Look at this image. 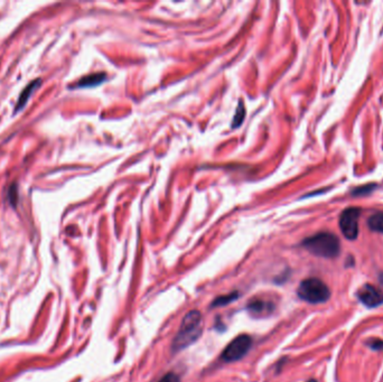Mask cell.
Segmentation results:
<instances>
[{
    "label": "cell",
    "mask_w": 383,
    "mask_h": 382,
    "mask_svg": "<svg viewBox=\"0 0 383 382\" xmlns=\"http://www.w3.org/2000/svg\"><path fill=\"white\" fill-rule=\"evenodd\" d=\"M357 298L369 308L378 307L383 304V293L378 287L367 284L357 291Z\"/></svg>",
    "instance_id": "cell-6"
},
{
    "label": "cell",
    "mask_w": 383,
    "mask_h": 382,
    "mask_svg": "<svg viewBox=\"0 0 383 382\" xmlns=\"http://www.w3.org/2000/svg\"><path fill=\"white\" fill-rule=\"evenodd\" d=\"M368 345L372 350L375 351H383V340L380 339H372L368 342Z\"/></svg>",
    "instance_id": "cell-13"
},
{
    "label": "cell",
    "mask_w": 383,
    "mask_h": 382,
    "mask_svg": "<svg viewBox=\"0 0 383 382\" xmlns=\"http://www.w3.org/2000/svg\"><path fill=\"white\" fill-rule=\"evenodd\" d=\"M243 119H244V109L242 107V102H240V107L237 110V114H235V116H234V119H233V122H232V127L233 128L239 127L241 125V123H242Z\"/></svg>",
    "instance_id": "cell-12"
},
{
    "label": "cell",
    "mask_w": 383,
    "mask_h": 382,
    "mask_svg": "<svg viewBox=\"0 0 383 382\" xmlns=\"http://www.w3.org/2000/svg\"><path fill=\"white\" fill-rule=\"evenodd\" d=\"M297 293L303 301L310 304L325 303L331 297V290L328 286L318 278H307L303 280L298 287Z\"/></svg>",
    "instance_id": "cell-3"
},
{
    "label": "cell",
    "mask_w": 383,
    "mask_h": 382,
    "mask_svg": "<svg viewBox=\"0 0 383 382\" xmlns=\"http://www.w3.org/2000/svg\"><path fill=\"white\" fill-rule=\"evenodd\" d=\"M40 84V80L37 79V80H34L33 82H31L25 89H24V91L21 92V95L19 97V100H18V103L16 104V109L15 111H19L24 108V105H25L28 101L29 97H31L33 95V92L35 89H37V87L39 86Z\"/></svg>",
    "instance_id": "cell-9"
},
{
    "label": "cell",
    "mask_w": 383,
    "mask_h": 382,
    "mask_svg": "<svg viewBox=\"0 0 383 382\" xmlns=\"http://www.w3.org/2000/svg\"><path fill=\"white\" fill-rule=\"evenodd\" d=\"M368 226L372 231L383 233V212L371 215L368 220Z\"/></svg>",
    "instance_id": "cell-10"
},
{
    "label": "cell",
    "mask_w": 383,
    "mask_h": 382,
    "mask_svg": "<svg viewBox=\"0 0 383 382\" xmlns=\"http://www.w3.org/2000/svg\"><path fill=\"white\" fill-rule=\"evenodd\" d=\"M273 308L274 306L271 302H268L262 298L251 299V302L248 304V310L253 315H266L270 313Z\"/></svg>",
    "instance_id": "cell-7"
},
{
    "label": "cell",
    "mask_w": 383,
    "mask_h": 382,
    "mask_svg": "<svg viewBox=\"0 0 383 382\" xmlns=\"http://www.w3.org/2000/svg\"><path fill=\"white\" fill-rule=\"evenodd\" d=\"M238 297H239L238 293H232V294H229V295H226V296L217 297L215 301L213 302V304H212V306H213V307L224 306V305L230 304V303H232L233 301H235V299H237Z\"/></svg>",
    "instance_id": "cell-11"
},
{
    "label": "cell",
    "mask_w": 383,
    "mask_h": 382,
    "mask_svg": "<svg viewBox=\"0 0 383 382\" xmlns=\"http://www.w3.org/2000/svg\"><path fill=\"white\" fill-rule=\"evenodd\" d=\"M107 79V75L105 73H93L84 76V78L80 79L76 84H74V87H92V86H97L99 84L103 83V82Z\"/></svg>",
    "instance_id": "cell-8"
},
{
    "label": "cell",
    "mask_w": 383,
    "mask_h": 382,
    "mask_svg": "<svg viewBox=\"0 0 383 382\" xmlns=\"http://www.w3.org/2000/svg\"><path fill=\"white\" fill-rule=\"evenodd\" d=\"M303 246L310 254L323 258H335L340 254V241L329 232H320L303 241Z\"/></svg>",
    "instance_id": "cell-2"
},
{
    "label": "cell",
    "mask_w": 383,
    "mask_h": 382,
    "mask_svg": "<svg viewBox=\"0 0 383 382\" xmlns=\"http://www.w3.org/2000/svg\"><path fill=\"white\" fill-rule=\"evenodd\" d=\"M202 315L198 310H191L182 321L179 331L173 342V350L178 352L195 342L202 334Z\"/></svg>",
    "instance_id": "cell-1"
},
{
    "label": "cell",
    "mask_w": 383,
    "mask_h": 382,
    "mask_svg": "<svg viewBox=\"0 0 383 382\" xmlns=\"http://www.w3.org/2000/svg\"><path fill=\"white\" fill-rule=\"evenodd\" d=\"M158 382H181V380H179V377L177 374L170 372V373L165 374L164 377Z\"/></svg>",
    "instance_id": "cell-14"
},
{
    "label": "cell",
    "mask_w": 383,
    "mask_h": 382,
    "mask_svg": "<svg viewBox=\"0 0 383 382\" xmlns=\"http://www.w3.org/2000/svg\"><path fill=\"white\" fill-rule=\"evenodd\" d=\"M252 345V339L249 335H240L235 338L231 343H230L224 351L222 352V360L226 362H234L242 358Z\"/></svg>",
    "instance_id": "cell-4"
},
{
    "label": "cell",
    "mask_w": 383,
    "mask_h": 382,
    "mask_svg": "<svg viewBox=\"0 0 383 382\" xmlns=\"http://www.w3.org/2000/svg\"><path fill=\"white\" fill-rule=\"evenodd\" d=\"M361 210L349 208L344 210L340 216V229L343 236L349 240H355L358 236V220Z\"/></svg>",
    "instance_id": "cell-5"
},
{
    "label": "cell",
    "mask_w": 383,
    "mask_h": 382,
    "mask_svg": "<svg viewBox=\"0 0 383 382\" xmlns=\"http://www.w3.org/2000/svg\"><path fill=\"white\" fill-rule=\"evenodd\" d=\"M308 382H316V381H315V380H309Z\"/></svg>",
    "instance_id": "cell-15"
}]
</instances>
